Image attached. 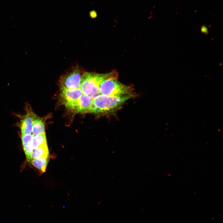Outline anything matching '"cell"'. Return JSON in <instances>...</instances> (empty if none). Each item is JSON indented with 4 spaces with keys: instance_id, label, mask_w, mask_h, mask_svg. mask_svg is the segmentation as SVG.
<instances>
[{
    "instance_id": "obj_10",
    "label": "cell",
    "mask_w": 223,
    "mask_h": 223,
    "mask_svg": "<svg viewBox=\"0 0 223 223\" xmlns=\"http://www.w3.org/2000/svg\"><path fill=\"white\" fill-rule=\"evenodd\" d=\"M32 132L33 136L45 133L44 122L36 115L33 120Z\"/></svg>"
},
{
    "instance_id": "obj_11",
    "label": "cell",
    "mask_w": 223,
    "mask_h": 223,
    "mask_svg": "<svg viewBox=\"0 0 223 223\" xmlns=\"http://www.w3.org/2000/svg\"><path fill=\"white\" fill-rule=\"evenodd\" d=\"M48 161L49 157L33 159L30 163L39 170L42 173H43L46 171Z\"/></svg>"
},
{
    "instance_id": "obj_3",
    "label": "cell",
    "mask_w": 223,
    "mask_h": 223,
    "mask_svg": "<svg viewBox=\"0 0 223 223\" xmlns=\"http://www.w3.org/2000/svg\"><path fill=\"white\" fill-rule=\"evenodd\" d=\"M117 74L106 78L101 83L99 88L101 94L107 95H121L131 94V86L125 85L119 81Z\"/></svg>"
},
{
    "instance_id": "obj_5",
    "label": "cell",
    "mask_w": 223,
    "mask_h": 223,
    "mask_svg": "<svg viewBox=\"0 0 223 223\" xmlns=\"http://www.w3.org/2000/svg\"><path fill=\"white\" fill-rule=\"evenodd\" d=\"M80 74L77 70L62 78L60 87L73 89L79 87L81 80Z\"/></svg>"
},
{
    "instance_id": "obj_6",
    "label": "cell",
    "mask_w": 223,
    "mask_h": 223,
    "mask_svg": "<svg viewBox=\"0 0 223 223\" xmlns=\"http://www.w3.org/2000/svg\"><path fill=\"white\" fill-rule=\"evenodd\" d=\"M26 107V113L21 117L20 124L21 135L31 133L33 121L36 115L28 108L27 105Z\"/></svg>"
},
{
    "instance_id": "obj_7",
    "label": "cell",
    "mask_w": 223,
    "mask_h": 223,
    "mask_svg": "<svg viewBox=\"0 0 223 223\" xmlns=\"http://www.w3.org/2000/svg\"><path fill=\"white\" fill-rule=\"evenodd\" d=\"M93 99L89 95L82 94L79 98L75 109L76 113H90Z\"/></svg>"
},
{
    "instance_id": "obj_8",
    "label": "cell",
    "mask_w": 223,
    "mask_h": 223,
    "mask_svg": "<svg viewBox=\"0 0 223 223\" xmlns=\"http://www.w3.org/2000/svg\"><path fill=\"white\" fill-rule=\"evenodd\" d=\"M33 137L31 133L21 135V136L23 150L27 160L29 163L31 160V154L33 149L32 144Z\"/></svg>"
},
{
    "instance_id": "obj_9",
    "label": "cell",
    "mask_w": 223,
    "mask_h": 223,
    "mask_svg": "<svg viewBox=\"0 0 223 223\" xmlns=\"http://www.w3.org/2000/svg\"><path fill=\"white\" fill-rule=\"evenodd\" d=\"M49 157V150L46 144L33 149L31 154V161L33 159H38Z\"/></svg>"
},
{
    "instance_id": "obj_1",
    "label": "cell",
    "mask_w": 223,
    "mask_h": 223,
    "mask_svg": "<svg viewBox=\"0 0 223 223\" xmlns=\"http://www.w3.org/2000/svg\"><path fill=\"white\" fill-rule=\"evenodd\" d=\"M133 96L131 93L117 96L100 94L93 99L90 113H100L111 112Z\"/></svg>"
},
{
    "instance_id": "obj_2",
    "label": "cell",
    "mask_w": 223,
    "mask_h": 223,
    "mask_svg": "<svg viewBox=\"0 0 223 223\" xmlns=\"http://www.w3.org/2000/svg\"><path fill=\"white\" fill-rule=\"evenodd\" d=\"M116 73L114 72L105 74L85 72L81 76L79 88L82 94L89 95L93 99L100 94L99 88L102 82Z\"/></svg>"
},
{
    "instance_id": "obj_12",
    "label": "cell",
    "mask_w": 223,
    "mask_h": 223,
    "mask_svg": "<svg viewBox=\"0 0 223 223\" xmlns=\"http://www.w3.org/2000/svg\"><path fill=\"white\" fill-rule=\"evenodd\" d=\"M46 144L47 142L45 133L33 136L32 141L33 149Z\"/></svg>"
},
{
    "instance_id": "obj_4",
    "label": "cell",
    "mask_w": 223,
    "mask_h": 223,
    "mask_svg": "<svg viewBox=\"0 0 223 223\" xmlns=\"http://www.w3.org/2000/svg\"><path fill=\"white\" fill-rule=\"evenodd\" d=\"M60 99L68 109L74 110L77 104L78 100L82 94L79 87L67 89L60 87Z\"/></svg>"
}]
</instances>
